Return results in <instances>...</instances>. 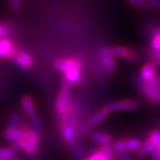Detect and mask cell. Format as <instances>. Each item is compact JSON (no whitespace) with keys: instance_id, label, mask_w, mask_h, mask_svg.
<instances>
[{"instance_id":"1","label":"cell","mask_w":160,"mask_h":160,"mask_svg":"<svg viewBox=\"0 0 160 160\" xmlns=\"http://www.w3.org/2000/svg\"><path fill=\"white\" fill-rule=\"evenodd\" d=\"M132 80L148 99L160 104V78L157 75L148 82H144L140 76H133Z\"/></svg>"},{"instance_id":"2","label":"cell","mask_w":160,"mask_h":160,"mask_svg":"<svg viewBox=\"0 0 160 160\" xmlns=\"http://www.w3.org/2000/svg\"><path fill=\"white\" fill-rule=\"evenodd\" d=\"M71 92H72V84L67 81H63L62 89L57 97L55 102V112L60 117H64L70 111V101H71Z\"/></svg>"},{"instance_id":"3","label":"cell","mask_w":160,"mask_h":160,"mask_svg":"<svg viewBox=\"0 0 160 160\" xmlns=\"http://www.w3.org/2000/svg\"><path fill=\"white\" fill-rule=\"evenodd\" d=\"M99 57V64L102 70L104 71L105 73L111 74L116 70V58L110 51V48L107 45H102L99 49L98 53Z\"/></svg>"},{"instance_id":"4","label":"cell","mask_w":160,"mask_h":160,"mask_svg":"<svg viewBox=\"0 0 160 160\" xmlns=\"http://www.w3.org/2000/svg\"><path fill=\"white\" fill-rule=\"evenodd\" d=\"M54 67L58 70L59 72L66 73L70 70L72 68H82V62L78 58H74V57H71V58H61L54 62Z\"/></svg>"},{"instance_id":"5","label":"cell","mask_w":160,"mask_h":160,"mask_svg":"<svg viewBox=\"0 0 160 160\" xmlns=\"http://www.w3.org/2000/svg\"><path fill=\"white\" fill-rule=\"evenodd\" d=\"M138 106L137 102L133 99H124V100H120V101H115L111 102V103L107 104L105 107V110L108 113H113L117 111H132L135 110Z\"/></svg>"},{"instance_id":"6","label":"cell","mask_w":160,"mask_h":160,"mask_svg":"<svg viewBox=\"0 0 160 160\" xmlns=\"http://www.w3.org/2000/svg\"><path fill=\"white\" fill-rule=\"evenodd\" d=\"M4 139L11 143H17L20 141H26L28 133L27 128L25 129H20V128H6L3 134Z\"/></svg>"},{"instance_id":"7","label":"cell","mask_w":160,"mask_h":160,"mask_svg":"<svg viewBox=\"0 0 160 160\" xmlns=\"http://www.w3.org/2000/svg\"><path fill=\"white\" fill-rule=\"evenodd\" d=\"M13 62L21 68H29L33 65V58L27 50L18 48V53L13 59Z\"/></svg>"},{"instance_id":"8","label":"cell","mask_w":160,"mask_h":160,"mask_svg":"<svg viewBox=\"0 0 160 160\" xmlns=\"http://www.w3.org/2000/svg\"><path fill=\"white\" fill-rule=\"evenodd\" d=\"M27 133H28V137L27 140L25 141V146H24V152L27 154H33L35 153L38 148V144H39V132H37L34 129H28L27 128Z\"/></svg>"},{"instance_id":"9","label":"cell","mask_w":160,"mask_h":160,"mask_svg":"<svg viewBox=\"0 0 160 160\" xmlns=\"http://www.w3.org/2000/svg\"><path fill=\"white\" fill-rule=\"evenodd\" d=\"M108 112L105 110V108L104 109H102V110H100V111H98V112H97L95 115H93L92 117L90 118V120L88 121V122L85 124V128H82L84 131H86V130H88L90 128H93V127H95V125H97V124H98V123H100V122H103L106 118H107V116H108Z\"/></svg>"},{"instance_id":"10","label":"cell","mask_w":160,"mask_h":160,"mask_svg":"<svg viewBox=\"0 0 160 160\" xmlns=\"http://www.w3.org/2000/svg\"><path fill=\"white\" fill-rule=\"evenodd\" d=\"M62 133L64 139L70 145H75L76 142V132H75V127L67 123L62 125Z\"/></svg>"},{"instance_id":"11","label":"cell","mask_w":160,"mask_h":160,"mask_svg":"<svg viewBox=\"0 0 160 160\" xmlns=\"http://www.w3.org/2000/svg\"><path fill=\"white\" fill-rule=\"evenodd\" d=\"M156 75L155 73V65L152 62H150L141 68L140 72V78L143 80L144 82H148L152 80L154 76Z\"/></svg>"},{"instance_id":"12","label":"cell","mask_w":160,"mask_h":160,"mask_svg":"<svg viewBox=\"0 0 160 160\" xmlns=\"http://www.w3.org/2000/svg\"><path fill=\"white\" fill-rule=\"evenodd\" d=\"M150 51L160 52V26L154 27L152 31Z\"/></svg>"},{"instance_id":"13","label":"cell","mask_w":160,"mask_h":160,"mask_svg":"<svg viewBox=\"0 0 160 160\" xmlns=\"http://www.w3.org/2000/svg\"><path fill=\"white\" fill-rule=\"evenodd\" d=\"M15 42L11 38H5L0 40V60L5 59L10 50L15 47Z\"/></svg>"},{"instance_id":"14","label":"cell","mask_w":160,"mask_h":160,"mask_svg":"<svg viewBox=\"0 0 160 160\" xmlns=\"http://www.w3.org/2000/svg\"><path fill=\"white\" fill-rule=\"evenodd\" d=\"M21 104H22V108H23L24 112L28 115L29 118L37 115L36 111H35V106H34V101L32 99V98L28 95L24 96L21 99Z\"/></svg>"},{"instance_id":"15","label":"cell","mask_w":160,"mask_h":160,"mask_svg":"<svg viewBox=\"0 0 160 160\" xmlns=\"http://www.w3.org/2000/svg\"><path fill=\"white\" fill-rule=\"evenodd\" d=\"M81 70L82 68H78L70 70L66 73H64V76H65L64 80L70 84H74V83L79 82L80 78H81Z\"/></svg>"},{"instance_id":"16","label":"cell","mask_w":160,"mask_h":160,"mask_svg":"<svg viewBox=\"0 0 160 160\" xmlns=\"http://www.w3.org/2000/svg\"><path fill=\"white\" fill-rule=\"evenodd\" d=\"M156 148V144L153 141V139L152 137H148V138L145 141V143L142 145L141 148L138 151V156L139 157H143L145 156L147 153H151L154 148Z\"/></svg>"},{"instance_id":"17","label":"cell","mask_w":160,"mask_h":160,"mask_svg":"<svg viewBox=\"0 0 160 160\" xmlns=\"http://www.w3.org/2000/svg\"><path fill=\"white\" fill-rule=\"evenodd\" d=\"M129 50L130 48L123 47V45H113V47H110V51L115 58H121L124 60L128 57Z\"/></svg>"},{"instance_id":"18","label":"cell","mask_w":160,"mask_h":160,"mask_svg":"<svg viewBox=\"0 0 160 160\" xmlns=\"http://www.w3.org/2000/svg\"><path fill=\"white\" fill-rule=\"evenodd\" d=\"M92 138L94 141H96L97 143L101 144L102 146H106V145H110L112 142V137L104 132H99V131H96L92 133Z\"/></svg>"},{"instance_id":"19","label":"cell","mask_w":160,"mask_h":160,"mask_svg":"<svg viewBox=\"0 0 160 160\" xmlns=\"http://www.w3.org/2000/svg\"><path fill=\"white\" fill-rule=\"evenodd\" d=\"M128 4L134 8L146 9V10H153L150 0H128Z\"/></svg>"},{"instance_id":"20","label":"cell","mask_w":160,"mask_h":160,"mask_svg":"<svg viewBox=\"0 0 160 160\" xmlns=\"http://www.w3.org/2000/svg\"><path fill=\"white\" fill-rule=\"evenodd\" d=\"M15 152L10 148L0 147V160H15Z\"/></svg>"},{"instance_id":"21","label":"cell","mask_w":160,"mask_h":160,"mask_svg":"<svg viewBox=\"0 0 160 160\" xmlns=\"http://www.w3.org/2000/svg\"><path fill=\"white\" fill-rule=\"evenodd\" d=\"M125 143H127V151L128 152L139 151L142 147V143L139 139H129L128 141H125Z\"/></svg>"},{"instance_id":"22","label":"cell","mask_w":160,"mask_h":160,"mask_svg":"<svg viewBox=\"0 0 160 160\" xmlns=\"http://www.w3.org/2000/svg\"><path fill=\"white\" fill-rule=\"evenodd\" d=\"M20 123V116L18 113H13L11 115L6 128H18Z\"/></svg>"},{"instance_id":"23","label":"cell","mask_w":160,"mask_h":160,"mask_svg":"<svg viewBox=\"0 0 160 160\" xmlns=\"http://www.w3.org/2000/svg\"><path fill=\"white\" fill-rule=\"evenodd\" d=\"M11 32V26L5 21H0V40L8 38Z\"/></svg>"},{"instance_id":"24","label":"cell","mask_w":160,"mask_h":160,"mask_svg":"<svg viewBox=\"0 0 160 160\" xmlns=\"http://www.w3.org/2000/svg\"><path fill=\"white\" fill-rule=\"evenodd\" d=\"M139 60V53L137 50H135L134 48H130L129 53L128 55V57L125 58V61L128 63H136L137 61Z\"/></svg>"},{"instance_id":"25","label":"cell","mask_w":160,"mask_h":160,"mask_svg":"<svg viewBox=\"0 0 160 160\" xmlns=\"http://www.w3.org/2000/svg\"><path fill=\"white\" fill-rule=\"evenodd\" d=\"M31 123H32V127L34 128V130H36L37 132H39L42 129V122L40 118L38 117V115H35L30 118Z\"/></svg>"},{"instance_id":"26","label":"cell","mask_w":160,"mask_h":160,"mask_svg":"<svg viewBox=\"0 0 160 160\" xmlns=\"http://www.w3.org/2000/svg\"><path fill=\"white\" fill-rule=\"evenodd\" d=\"M93 68H94V72L97 75V77L98 78V80H100V81H104L105 80V74L103 73L104 71L102 70L100 66H98L96 64L93 65Z\"/></svg>"},{"instance_id":"27","label":"cell","mask_w":160,"mask_h":160,"mask_svg":"<svg viewBox=\"0 0 160 160\" xmlns=\"http://www.w3.org/2000/svg\"><path fill=\"white\" fill-rule=\"evenodd\" d=\"M87 160H112V156L105 155L102 152H98L94 153L93 155H91Z\"/></svg>"},{"instance_id":"28","label":"cell","mask_w":160,"mask_h":160,"mask_svg":"<svg viewBox=\"0 0 160 160\" xmlns=\"http://www.w3.org/2000/svg\"><path fill=\"white\" fill-rule=\"evenodd\" d=\"M114 148H115V151L118 152L119 153L124 152L125 151H127V143H125V141L120 140V141L115 143V145H114Z\"/></svg>"},{"instance_id":"29","label":"cell","mask_w":160,"mask_h":160,"mask_svg":"<svg viewBox=\"0 0 160 160\" xmlns=\"http://www.w3.org/2000/svg\"><path fill=\"white\" fill-rule=\"evenodd\" d=\"M72 152L74 154V156L79 159V160H82L84 159V151L81 148V147H79L77 145H74L72 148Z\"/></svg>"},{"instance_id":"30","label":"cell","mask_w":160,"mask_h":160,"mask_svg":"<svg viewBox=\"0 0 160 160\" xmlns=\"http://www.w3.org/2000/svg\"><path fill=\"white\" fill-rule=\"evenodd\" d=\"M22 0H9V5L14 12H18L21 8Z\"/></svg>"},{"instance_id":"31","label":"cell","mask_w":160,"mask_h":160,"mask_svg":"<svg viewBox=\"0 0 160 160\" xmlns=\"http://www.w3.org/2000/svg\"><path fill=\"white\" fill-rule=\"evenodd\" d=\"M24 146H25V142L24 141H20V142H17V143H14L12 146H11V150H12L14 152H19L21 150H24Z\"/></svg>"},{"instance_id":"32","label":"cell","mask_w":160,"mask_h":160,"mask_svg":"<svg viewBox=\"0 0 160 160\" xmlns=\"http://www.w3.org/2000/svg\"><path fill=\"white\" fill-rule=\"evenodd\" d=\"M150 137H152V138L153 139V141H154L155 144H156V147L160 150V131H158V130H153V131H152Z\"/></svg>"},{"instance_id":"33","label":"cell","mask_w":160,"mask_h":160,"mask_svg":"<svg viewBox=\"0 0 160 160\" xmlns=\"http://www.w3.org/2000/svg\"><path fill=\"white\" fill-rule=\"evenodd\" d=\"M150 55L152 58V63L155 66H160V52H152L150 51Z\"/></svg>"},{"instance_id":"34","label":"cell","mask_w":160,"mask_h":160,"mask_svg":"<svg viewBox=\"0 0 160 160\" xmlns=\"http://www.w3.org/2000/svg\"><path fill=\"white\" fill-rule=\"evenodd\" d=\"M100 152H102L105 155H108V156H112V153H113V151H112V148L110 147V145H106V146H102L100 148Z\"/></svg>"},{"instance_id":"35","label":"cell","mask_w":160,"mask_h":160,"mask_svg":"<svg viewBox=\"0 0 160 160\" xmlns=\"http://www.w3.org/2000/svg\"><path fill=\"white\" fill-rule=\"evenodd\" d=\"M151 155L153 160H160V150L157 147L151 152Z\"/></svg>"},{"instance_id":"36","label":"cell","mask_w":160,"mask_h":160,"mask_svg":"<svg viewBox=\"0 0 160 160\" xmlns=\"http://www.w3.org/2000/svg\"><path fill=\"white\" fill-rule=\"evenodd\" d=\"M153 10H160V0H150Z\"/></svg>"},{"instance_id":"37","label":"cell","mask_w":160,"mask_h":160,"mask_svg":"<svg viewBox=\"0 0 160 160\" xmlns=\"http://www.w3.org/2000/svg\"><path fill=\"white\" fill-rule=\"evenodd\" d=\"M120 156H121V158H122V160H132L131 159V157L127 153V152H122V153H120Z\"/></svg>"},{"instance_id":"38","label":"cell","mask_w":160,"mask_h":160,"mask_svg":"<svg viewBox=\"0 0 160 160\" xmlns=\"http://www.w3.org/2000/svg\"><path fill=\"white\" fill-rule=\"evenodd\" d=\"M158 124H159V128H160V120H159V122H158Z\"/></svg>"}]
</instances>
